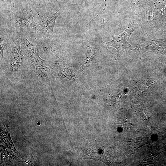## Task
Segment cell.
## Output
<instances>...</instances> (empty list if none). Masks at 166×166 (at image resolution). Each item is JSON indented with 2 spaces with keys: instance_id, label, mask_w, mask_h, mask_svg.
<instances>
[{
  "instance_id": "6da1fadb",
  "label": "cell",
  "mask_w": 166,
  "mask_h": 166,
  "mask_svg": "<svg viewBox=\"0 0 166 166\" xmlns=\"http://www.w3.org/2000/svg\"><path fill=\"white\" fill-rule=\"evenodd\" d=\"M138 27V25L134 22H129L123 33L118 36L111 34L113 39L106 44L108 46L115 48L117 51V56L120 57L125 52L132 49V45L129 42V39L132 33Z\"/></svg>"
},
{
  "instance_id": "7a4b0ae2",
  "label": "cell",
  "mask_w": 166,
  "mask_h": 166,
  "mask_svg": "<svg viewBox=\"0 0 166 166\" xmlns=\"http://www.w3.org/2000/svg\"><path fill=\"white\" fill-rule=\"evenodd\" d=\"M62 12L60 8L52 16H42L37 12L39 16V23H36V27L42 32L43 40H47L53 37V30L56 19Z\"/></svg>"
},
{
  "instance_id": "3957f363",
  "label": "cell",
  "mask_w": 166,
  "mask_h": 166,
  "mask_svg": "<svg viewBox=\"0 0 166 166\" xmlns=\"http://www.w3.org/2000/svg\"><path fill=\"white\" fill-rule=\"evenodd\" d=\"M20 38L19 35L15 34L14 35L13 47L11 52L10 69L14 73H16L18 71L23 59L20 48Z\"/></svg>"
},
{
  "instance_id": "277c9868",
  "label": "cell",
  "mask_w": 166,
  "mask_h": 166,
  "mask_svg": "<svg viewBox=\"0 0 166 166\" xmlns=\"http://www.w3.org/2000/svg\"><path fill=\"white\" fill-rule=\"evenodd\" d=\"M22 42L26 47L27 57L31 62L34 64H44L47 62L41 59L39 56L38 49L26 38L24 34L21 36Z\"/></svg>"
},
{
  "instance_id": "5b68a950",
  "label": "cell",
  "mask_w": 166,
  "mask_h": 166,
  "mask_svg": "<svg viewBox=\"0 0 166 166\" xmlns=\"http://www.w3.org/2000/svg\"><path fill=\"white\" fill-rule=\"evenodd\" d=\"M33 16L26 11H22L15 16L12 24L16 27L32 29L36 28V23L33 20Z\"/></svg>"
},
{
  "instance_id": "8992f818",
  "label": "cell",
  "mask_w": 166,
  "mask_h": 166,
  "mask_svg": "<svg viewBox=\"0 0 166 166\" xmlns=\"http://www.w3.org/2000/svg\"><path fill=\"white\" fill-rule=\"evenodd\" d=\"M36 66L35 72L39 77L40 83L44 85V83L48 81V74L50 71L49 69L43 64H34Z\"/></svg>"
},
{
  "instance_id": "52a82bcc",
  "label": "cell",
  "mask_w": 166,
  "mask_h": 166,
  "mask_svg": "<svg viewBox=\"0 0 166 166\" xmlns=\"http://www.w3.org/2000/svg\"><path fill=\"white\" fill-rule=\"evenodd\" d=\"M87 52L86 58L84 61V67H88L95 62V51L94 49L90 46H87Z\"/></svg>"
},
{
  "instance_id": "ba28073f",
  "label": "cell",
  "mask_w": 166,
  "mask_h": 166,
  "mask_svg": "<svg viewBox=\"0 0 166 166\" xmlns=\"http://www.w3.org/2000/svg\"><path fill=\"white\" fill-rule=\"evenodd\" d=\"M2 37V34H0V59L1 60L3 58V53L4 49L5 48L6 45L7 43L5 41V40Z\"/></svg>"
}]
</instances>
